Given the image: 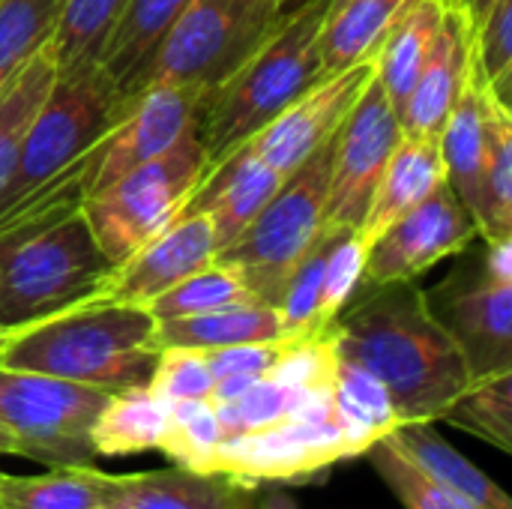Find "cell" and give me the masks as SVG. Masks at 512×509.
Here are the masks:
<instances>
[{"label": "cell", "instance_id": "obj_27", "mask_svg": "<svg viewBox=\"0 0 512 509\" xmlns=\"http://www.w3.org/2000/svg\"><path fill=\"white\" fill-rule=\"evenodd\" d=\"M330 402L354 456H363L369 444H375L378 438H384L387 432L399 426V417L390 405L387 390L354 363L339 360Z\"/></svg>", "mask_w": 512, "mask_h": 509}, {"label": "cell", "instance_id": "obj_18", "mask_svg": "<svg viewBox=\"0 0 512 509\" xmlns=\"http://www.w3.org/2000/svg\"><path fill=\"white\" fill-rule=\"evenodd\" d=\"M282 180L285 177L273 171L246 141L240 150H234L228 159L204 174L198 189L183 204L180 216L204 213L213 225L216 252H222L252 225V219L276 195Z\"/></svg>", "mask_w": 512, "mask_h": 509}, {"label": "cell", "instance_id": "obj_22", "mask_svg": "<svg viewBox=\"0 0 512 509\" xmlns=\"http://www.w3.org/2000/svg\"><path fill=\"white\" fill-rule=\"evenodd\" d=\"M444 183H447V171H444L438 138L402 135L378 180V189L372 195L363 225L357 228V237L369 246L387 225H393L399 216L423 204Z\"/></svg>", "mask_w": 512, "mask_h": 509}, {"label": "cell", "instance_id": "obj_39", "mask_svg": "<svg viewBox=\"0 0 512 509\" xmlns=\"http://www.w3.org/2000/svg\"><path fill=\"white\" fill-rule=\"evenodd\" d=\"M363 258H366V243L357 237V231L336 225L324 264V282H321V318L327 327H333L339 312L357 297L363 279Z\"/></svg>", "mask_w": 512, "mask_h": 509}, {"label": "cell", "instance_id": "obj_7", "mask_svg": "<svg viewBox=\"0 0 512 509\" xmlns=\"http://www.w3.org/2000/svg\"><path fill=\"white\" fill-rule=\"evenodd\" d=\"M207 174L204 150L189 129L165 156H156L96 189L81 216L99 249L120 267L147 240L168 228Z\"/></svg>", "mask_w": 512, "mask_h": 509}, {"label": "cell", "instance_id": "obj_31", "mask_svg": "<svg viewBox=\"0 0 512 509\" xmlns=\"http://www.w3.org/2000/svg\"><path fill=\"white\" fill-rule=\"evenodd\" d=\"M225 444V432L219 426L216 408L207 399L192 402H174L168 411V423L159 441V453H165L174 465L201 471V474H219V453Z\"/></svg>", "mask_w": 512, "mask_h": 509}, {"label": "cell", "instance_id": "obj_20", "mask_svg": "<svg viewBox=\"0 0 512 509\" xmlns=\"http://www.w3.org/2000/svg\"><path fill=\"white\" fill-rule=\"evenodd\" d=\"M486 78L477 69L462 96L456 99L444 129H441V159L447 171V186L459 198V204L471 213L477 222L480 237L486 234L489 213H486V195H483V165H486Z\"/></svg>", "mask_w": 512, "mask_h": 509}, {"label": "cell", "instance_id": "obj_1", "mask_svg": "<svg viewBox=\"0 0 512 509\" xmlns=\"http://www.w3.org/2000/svg\"><path fill=\"white\" fill-rule=\"evenodd\" d=\"M336 357L369 372L399 423H435L474 384L462 351L414 282L363 288L330 327Z\"/></svg>", "mask_w": 512, "mask_h": 509}, {"label": "cell", "instance_id": "obj_38", "mask_svg": "<svg viewBox=\"0 0 512 509\" xmlns=\"http://www.w3.org/2000/svg\"><path fill=\"white\" fill-rule=\"evenodd\" d=\"M474 60L498 102H512V0H495L474 27Z\"/></svg>", "mask_w": 512, "mask_h": 509}, {"label": "cell", "instance_id": "obj_6", "mask_svg": "<svg viewBox=\"0 0 512 509\" xmlns=\"http://www.w3.org/2000/svg\"><path fill=\"white\" fill-rule=\"evenodd\" d=\"M129 102L117 93L96 60L60 69L51 93L39 105L12 171L0 186V213L27 192L69 168L108 129L120 123Z\"/></svg>", "mask_w": 512, "mask_h": 509}, {"label": "cell", "instance_id": "obj_29", "mask_svg": "<svg viewBox=\"0 0 512 509\" xmlns=\"http://www.w3.org/2000/svg\"><path fill=\"white\" fill-rule=\"evenodd\" d=\"M57 72H60L57 57H54L51 45H45L0 90V186L6 180V174L12 171L21 141L30 129L39 105L51 93Z\"/></svg>", "mask_w": 512, "mask_h": 509}, {"label": "cell", "instance_id": "obj_40", "mask_svg": "<svg viewBox=\"0 0 512 509\" xmlns=\"http://www.w3.org/2000/svg\"><path fill=\"white\" fill-rule=\"evenodd\" d=\"M147 387L165 402H192L213 393V375L207 369L204 351L195 348H162Z\"/></svg>", "mask_w": 512, "mask_h": 509}, {"label": "cell", "instance_id": "obj_9", "mask_svg": "<svg viewBox=\"0 0 512 509\" xmlns=\"http://www.w3.org/2000/svg\"><path fill=\"white\" fill-rule=\"evenodd\" d=\"M108 390L0 366V429H6L24 459L45 468H87L93 423L108 402Z\"/></svg>", "mask_w": 512, "mask_h": 509}, {"label": "cell", "instance_id": "obj_28", "mask_svg": "<svg viewBox=\"0 0 512 509\" xmlns=\"http://www.w3.org/2000/svg\"><path fill=\"white\" fill-rule=\"evenodd\" d=\"M111 474L87 468H51L36 477L0 471V509H102Z\"/></svg>", "mask_w": 512, "mask_h": 509}, {"label": "cell", "instance_id": "obj_10", "mask_svg": "<svg viewBox=\"0 0 512 509\" xmlns=\"http://www.w3.org/2000/svg\"><path fill=\"white\" fill-rule=\"evenodd\" d=\"M351 456L330 393H321L270 429L225 438L216 471L255 486L261 480H303Z\"/></svg>", "mask_w": 512, "mask_h": 509}, {"label": "cell", "instance_id": "obj_36", "mask_svg": "<svg viewBox=\"0 0 512 509\" xmlns=\"http://www.w3.org/2000/svg\"><path fill=\"white\" fill-rule=\"evenodd\" d=\"M363 456H369V462L378 471V477L384 480V486L396 495V501L405 509H480L468 498L435 483L405 453H399L387 435L378 438L375 444H369V450Z\"/></svg>", "mask_w": 512, "mask_h": 509}, {"label": "cell", "instance_id": "obj_30", "mask_svg": "<svg viewBox=\"0 0 512 509\" xmlns=\"http://www.w3.org/2000/svg\"><path fill=\"white\" fill-rule=\"evenodd\" d=\"M483 195L489 225L483 240H512V108L486 90V165Z\"/></svg>", "mask_w": 512, "mask_h": 509}, {"label": "cell", "instance_id": "obj_12", "mask_svg": "<svg viewBox=\"0 0 512 509\" xmlns=\"http://www.w3.org/2000/svg\"><path fill=\"white\" fill-rule=\"evenodd\" d=\"M426 300L474 381L512 372V279L489 273L486 264L453 270Z\"/></svg>", "mask_w": 512, "mask_h": 509}, {"label": "cell", "instance_id": "obj_32", "mask_svg": "<svg viewBox=\"0 0 512 509\" xmlns=\"http://www.w3.org/2000/svg\"><path fill=\"white\" fill-rule=\"evenodd\" d=\"M249 300H255V297L249 294V288L243 285L237 270L213 258L201 270L189 273L186 279H180L177 285H171L168 291L153 297L144 309L156 321H171V318L204 315V312L234 306V303H249Z\"/></svg>", "mask_w": 512, "mask_h": 509}, {"label": "cell", "instance_id": "obj_3", "mask_svg": "<svg viewBox=\"0 0 512 509\" xmlns=\"http://www.w3.org/2000/svg\"><path fill=\"white\" fill-rule=\"evenodd\" d=\"M330 0H309L219 87L198 96L192 129L207 171L252 141L279 111L324 78L321 27Z\"/></svg>", "mask_w": 512, "mask_h": 509}, {"label": "cell", "instance_id": "obj_34", "mask_svg": "<svg viewBox=\"0 0 512 509\" xmlns=\"http://www.w3.org/2000/svg\"><path fill=\"white\" fill-rule=\"evenodd\" d=\"M456 429L471 432L480 441H489L501 453L512 450V372L474 381L444 417Z\"/></svg>", "mask_w": 512, "mask_h": 509}, {"label": "cell", "instance_id": "obj_43", "mask_svg": "<svg viewBox=\"0 0 512 509\" xmlns=\"http://www.w3.org/2000/svg\"><path fill=\"white\" fill-rule=\"evenodd\" d=\"M0 456H21L18 441H15L6 429H0Z\"/></svg>", "mask_w": 512, "mask_h": 509}, {"label": "cell", "instance_id": "obj_14", "mask_svg": "<svg viewBox=\"0 0 512 509\" xmlns=\"http://www.w3.org/2000/svg\"><path fill=\"white\" fill-rule=\"evenodd\" d=\"M375 78V57L354 63L342 72L324 75L285 111H279L249 144L282 177L303 165L324 141H330L369 81Z\"/></svg>", "mask_w": 512, "mask_h": 509}, {"label": "cell", "instance_id": "obj_23", "mask_svg": "<svg viewBox=\"0 0 512 509\" xmlns=\"http://www.w3.org/2000/svg\"><path fill=\"white\" fill-rule=\"evenodd\" d=\"M285 327L276 306L249 300L222 306L204 315L156 321V348H231V345H255V342H282Z\"/></svg>", "mask_w": 512, "mask_h": 509}, {"label": "cell", "instance_id": "obj_17", "mask_svg": "<svg viewBox=\"0 0 512 509\" xmlns=\"http://www.w3.org/2000/svg\"><path fill=\"white\" fill-rule=\"evenodd\" d=\"M213 255L216 240L210 219L204 213L177 216L168 228H162L153 240H147L117 267L105 300L147 306L153 297L210 264Z\"/></svg>", "mask_w": 512, "mask_h": 509}, {"label": "cell", "instance_id": "obj_15", "mask_svg": "<svg viewBox=\"0 0 512 509\" xmlns=\"http://www.w3.org/2000/svg\"><path fill=\"white\" fill-rule=\"evenodd\" d=\"M195 105H198V93L189 87L153 84L144 93H138L129 102L120 123L108 129L102 138L93 192L123 177L132 168L156 156H165L192 129Z\"/></svg>", "mask_w": 512, "mask_h": 509}, {"label": "cell", "instance_id": "obj_44", "mask_svg": "<svg viewBox=\"0 0 512 509\" xmlns=\"http://www.w3.org/2000/svg\"><path fill=\"white\" fill-rule=\"evenodd\" d=\"M231 509H264V507L258 504L255 492L249 489V492H246V495H243V498H240V501H237V504H234V507H231Z\"/></svg>", "mask_w": 512, "mask_h": 509}, {"label": "cell", "instance_id": "obj_4", "mask_svg": "<svg viewBox=\"0 0 512 509\" xmlns=\"http://www.w3.org/2000/svg\"><path fill=\"white\" fill-rule=\"evenodd\" d=\"M114 273L81 213L0 237V327L12 333L99 300Z\"/></svg>", "mask_w": 512, "mask_h": 509}, {"label": "cell", "instance_id": "obj_46", "mask_svg": "<svg viewBox=\"0 0 512 509\" xmlns=\"http://www.w3.org/2000/svg\"><path fill=\"white\" fill-rule=\"evenodd\" d=\"M6 339H9V333H6V330L0 327V351H3V345H6Z\"/></svg>", "mask_w": 512, "mask_h": 509}, {"label": "cell", "instance_id": "obj_13", "mask_svg": "<svg viewBox=\"0 0 512 509\" xmlns=\"http://www.w3.org/2000/svg\"><path fill=\"white\" fill-rule=\"evenodd\" d=\"M474 237H480L477 222L444 183L366 246L360 291L414 282L438 261L465 252Z\"/></svg>", "mask_w": 512, "mask_h": 509}, {"label": "cell", "instance_id": "obj_11", "mask_svg": "<svg viewBox=\"0 0 512 509\" xmlns=\"http://www.w3.org/2000/svg\"><path fill=\"white\" fill-rule=\"evenodd\" d=\"M399 141H402L399 117L387 102L378 78H372L333 141L327 210H324L327 225L354 228V231L363 225L378 180Z\"/></svg>", "mask_w": 512, "mask_h": 509}, {"label": "cell", "instance_id": "obj_45", "mask_svg": "<svg viewBox=\"0 0 512 509\" xmlns=\"http://www.w3.org/2000/svg\"><path fill=\"white\" fill-rule=\"evenodd\" d=\"M276 3H279L282 15H291V12H297L300 6H306L309 0H276Z\"/></svg>", "mask_w": 512, "mask_h": 509}, {"label": "cell", "instance_id": "obj_37", "mask_svg": "<svg viewBox=\"0 0 512 509\" xmlns=\"http://www.w3.org/2000/svg\"><path fill=\"white\" fill-rule=\"evenodd\" d=\"M123 3L126 0H66L48 42L57 57V69L96 60V51L117 21Z\"/></svg>", "mask_w": 512, "mask_h": 509}, {"label": "cell", "instance_id": "obj_42", "mask_svg": "<svg viewBox=\"0 0 512 509\" xmlns=\"http://www.w3.org/2000/svg\"><path fill=\"white\" fill-rule=\"evenodd\" d=\"M453 3L468 15L471 27H477V24L489 15V9L495 6V0H453Z\"/></svg>", "mask_w": 512, "mask_h": 509}, {"label": "cell", "instance_id": "obj_33", "mask_svg": "<svg viewBox=\"0 0 512 509\" xmlns=\"http://www.w3.org/2000/svg\"><path fill=\"white\" fill-rule=\"evenodd\" d=\"M66 0H0V90L51 42Z\"/></svg>", "mask_w": 512, "mask_h": 509}, {"label": "cell", "instance_id": "obj_35", "mask_svg": "<svg viewBox=\"0 0 512 509\" xmlns=\"http://www.w3.org/2000/svg\"><path fill=\"white\" fill-rule=\"evenodd\" d=\"M315 396H321V393H300V390L264 375L246 393H240L237 399L213 405V408H216V417H219V426H222L225 438H237V435L261 432V429H270V426L288 420L291 414H297Z\"/></svg>", "mask_w": 512, "mask_h": 509}, {"label": "cell", "instance_id": "obj_24", "mask_svg": "<svg viewBox=\"0 0 512 509\" xmlns=\"http://www.w3.org/2000/svg\"><path fill=\"white\" fill-rule=\"evenodd\" d=\"M387 438L435 483L468 498L471 504L480 509H512L507 492L492 477H486L474 462H468L456 447H450V441L441 438V432L432 423H399L393 432H387Z\"/></svg>", "mask_w": 512, "mask_h": 509}, {"label": "cell", "instance_id": "obj_5", "mask_svg": "<svg viewBox=\"0 0 512 509\" xmlns=\"http://www.w3.org/2000/svg\"><path fill=\"white\" fill-rule=\"evenodd\" d=\"M333 141H324L303 165H297L276 195L261 207L252 225L213 258L234 267L249 294L267 306H279L282 291L303 261V255L315 246L324 231L327 210V186H330V162Z\"/></svg>", "mask_w": 512, "mask_h": 509}, {"label": "cell", "instance_id": "obj_2", "mask_svg": "<svg viewBox=\"0 0 512 509\" xmlns=\"http://www.w3.org/2000/svg\"><path fill=\"white\" fill-rule=\"evenodd\" d=\"M156 357V318L144 306L99 297L12 330L0 366L120 393L147 387Z\"/></svg>", "mask_w": 512, "mask_h": 509}, {"label": "cell", "instance_id": "obj_47", "mask_svg": "<svg viewBox=\"0 0 512 509\" xmlns=\"http://www.w3.org/2000/svg\"><path fill=\"white\" fill-rule=\"evenodd\" d=\"M339 3H345V0H330V6H339Z\"/></svg>", "mask_w": 512, "mask_h": 509}, {"label": "cell", "instance_id": "obj_16", "mask_svg": "<svg viewBox=\"0 0 512 509\" xmlns=\"http://www.w3.org/2000/svg\"><path fill=\"white\" fill-rule=\"evenodd\" d=\"M474 75V27L468 15L447 0L426 63L408 102L399 111L402 135L441 138V129Z\"/></svg>", "mask_w": 512, "mask_h": 509}, {"label": "cell", "instance_id": "obj_19", "mask_svg": "<svg viewBox=\"0 0 512 509\" xmlns=\"http://www.w3.org/2000/svg\"><path fill=\"white\" fill-rule=\"evenodd\" d=\"M189 0H126L105 42L96 51V63L111 78L117 93L132 102L150 87L156 54Z\"/></svg>", "mask_w": 512, "mask_h": 509}, {"label": "cell", "instance_id": "obj_26", "mask_svg": "<svg viewBox=\"0 0 512 509\" xmlns=\"http://www.w3.org/2000/svg\"><path fill=\"white\" fill-rule=\"evenodd\" d=\"M171 402L159 399L150 387L111 393L93 423L96 456H135L156 450L168 423Z\"/></svg>", "mask_w": 512, "mask_h": 509}, {"label": "cell", "instance_id": "obj_41", "mask_svg": "<svg viewBox=\"0 0 512 509\" xmlns=\"http://www.w3.org/2000/svg\"><path fill=\"white\" fill-rule=\"evenodd\" d=\"M288 339L282 342H255V345H231V348H213V351H204V360H207V369L213 375V384L216 381H225V378H264L282 348H285Z\"/></svg>", "mask_w": 512, "mask_h": 509}, {"label": "cell", "instance_id": "obj_25", "mask_svg": "<svg viewBox=\"0 0 512 509\" xmlns=\"http://www.w3.org/2000/svg\"><path fill=\"white\" fill-rule=\"evenodd\" d=\"M408 0H345L327 9L321 27V66L324 75L342 72L378 54L393 21L402 15Z\"/></svg>", "mask_w": 512, "mask_h": 509}, {"label": "cell", "instance_id": "obj_21", "mask_svg": "<svg viewBox=\"0 0 512 509\" xmlns=\"http://www.w3.org/2000/svg\"><path fill=\"white\" fill-rule=\"evenodd\" d=\"M252 486L189 468L111 474L102 509H231Z\"/></svg>", "mask_w": 512, "mask_h": 509}, {"label": "cell", "instance_id": "obj_8", "mask_svg": "<svg viewBox=\"0 0 512 509\" xmlns=\"http://www.w3.org/2000/svg\"><path fill=\"white\" fill-rule=\"evenodd\" d=\"M276 0H189L168 30L153 84L189 87L198 96L228 81L285 21Z\"/></svg>", "mask_w": 512, "mask_h": 509}]
</instances>
